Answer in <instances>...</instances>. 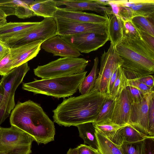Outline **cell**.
<instances>
[{
  "label": "cell",
  "instance_id": "obj_1",
  "mask_svg": "<svg viewBox=\"0 0 154 154\" xmlns=\"http://www.w3.org/2000/svg\"><path fill=\"white\" fill-rule=\"evenodd\" d=\"M107 97L93 89L86 94L65 99L53 110L54 122L65 127L94 122Z\"/></svg>",
  "mask_w": 154,
  "mask_h": 154
},
{
  "label": "cell",
  "instance_id": "obj_2",
  "mask_svg": "<svg viewBox=\"0 0 154 154\" xmlns=\"http://www.w3.org/2000/svg\"><path fill=\"white\" fill-rule=\"evenodd\" d=\"M10 122L31 136L39 145L54 140L55 129L54 122L40 105L30 100L18 101L11 113Z\"/></svg>",
  "mask_w": 154,
  "mask_h": 154
},
{
  "label": "cell",
  "instance_id": "obj_3",
  "mask_svg": "<svg viewBox=\"0 0 154 154\" xmlns=\"http://www.w3.org/2000/svg\"><path fill=\"white\" fill-rule=\"evenodd\" d=\"M116 49L123 61L121 67L127 79L154 73V51L140 36L134 40L122 41Z\"/></svg>",
  "mask_w": 154,
  "mask_h": 154
},
{
  "label": "cell",
  "instance_id": "obj_4",
  "mask_svg": "<svg viewBox=\"0 0 154 154\" xmlns=\"http://www.w3.org/2000/svg\"><path fill=\"white\" fill-rule=\"evenodd\" d=\"M87 72L85 71L72 75L36 80L23 83L22 88L35 94H42L58 98L68 97L77 92Z\"/></svg>",
  "mask_w": 154,
  "mask_h": 154
},
{
  "label": "cell",
  "instance_id": "obj_5",
  "mask_svg": "<svg viewBox=\"0 0 154 154\" xmlns=\"http://www.w3.org/2000/svg\"><path fill=\"white\" fill-rule=\"evenodd\" d=\"M88 61L79 57L60 58L34 69L35 75L42 79L72 75L82 73Z\"/></svg>",
  "mask_w": 154,
  "mask_h": 154
},
{
  "label": "cell",
  "instance_id": "obj_6",
  "mask_svg": "<svg viewBox=\"0 0 154 154\" xmlns=\"http://www.w3.org/2000/svg\"><path fill=\"white\" fill-rule=\"evenodd\" d=\"M29 70L30 67L26 62L13 68L1 79L0 83L4 88V94L0 105V125L9 116L14 108L15 91Z\"/></svg>",
  "mask_w": 154,
  "mask_h": 154
},
{
  "label": "cell",
  "instance_id": "obj_7",
  "mask_svg": "<svg viewBox=\"0 0 154 154\" xmlns=\"http://www.w3.org/2000/svg\"><path fill=\"white\" fill-rule=\"evenodd\" d=\"M34 141L31 136L14 126H0V151L6 154H30Z\"/></svg>",
  "mask_w": 154,
  "mask_h": 154
},
{
  "label": "cell",
  "instance_id": "obj_8",
  "mask_svg": "<svg viewBox=\"0 0 154 154\" xmlns=\"http://www.w3.org/2000/svg\"><path fill=\"white\" fill-rule=\"evenodd\" d=\"M56 35L57 27L54 19L45 18L38 25L23 33L2 41L11 48L36 40L44 41Z\"/></svg>",
  "mask_w": 154,
  "mask_h": 154
},
{
  "label": "cell",
  "instance_id": "obj_9",
  "mask_svg": "<svg viewBox=\"0 0 154 154\" xmlns=\"http://www.w3.org/2000/svg\"><path fill=\"white\" fill-rule=\"evenodd\" d=\"M122 63L116 47L113 46L110 43L108 50L104 51L101 57L100 69L93 89L109 97L108 86L111 74L116 67L122 66Z\"/></svg>",
  "mask_w": 154,
  "mask_h": 154
},
{
  "label": "cell",
  "instance_id": "obj_10",
  "mask_svg": "<svg viewBox=\"0 0 154 154\" xmlns=\"http://www.w3.org/2000/svg\"><path fill=\"white\" fill-rule=\"evenodd\" d=\"M60 36L80 53H84L97 50L109 40L107 34L92 32Z\"/></svg>",
  "mask_w": 154,
  "mask_h": 154
},
{
  "label": "cell",
  "instance_id": "obj_11",
  "mask_svg": "<svg viewBox=\"0 0 154 154\" xmlns=\"http://www.w3.org/2000/svg\"><path fill=\"white\" fill-rule=\"evenodd\" d=\"M153 97L154 91L145 94L140 102L132 103L128 124L146 137H151L148 131V112L149 101Z\"/></svg>",
  "mask_w": 154,
  "mask_h": 154
},
{
  "label": "cell",
  "instance_id": "obj_12",
  "mask_svg": "<svg viewBox=\"0 0 154 154\" xmlns=\"http://www.w3.org/2000/svg\"><path fill=\"white\" fill-rule=\"evenodd\" d=\"M57 27V35L66 36L87 32L102 35L107 33V24L84 23L54 17Z\"/></svg>",
  "mask_w": 154,
  "mask_h": 154
},
{
  "label": "cell",
  "instance_id": "obj_13",
  "mask_svg": "<svg viewBox=\"0 0 154 154\" xmlns=\"http://www.w3.org/2000/svg\"><path fill=\"white\" fill-rule=\"evenodd\" d=\"M41 48L54 56L78 57L81 55L75 47L58 35L44 41Z\"/></svg>",
  "mask_w": 154,
  "mask_h": 154
},
{
  "label": "cell",
  "instance_id": "obj_14",
  "mask_svg": "<svg viewBox=\"0 0 154 154\" xmlns=\"http://www.w3.org/2000/svg\"><path fill=\"white\" fill-rule=\"evenodd\" d=\"M43 42L42 40H36L10 48L12 68L27 62L36 57L41 50V45Z\"/></svg>",
  "mask_w": 154,
  "mask_h": 154
},
{
  "label": "cell",
  "instance_id": "obj_15",
  "mask_svg": "<svg viewBox=\"0 0 154 154\" xmlns=\"http://www.w3.org/2000/svg\"><path fill=\"white\" fill-rule=\"evenodd\" d=\"M115 99L114 108L110 120L120 125H128L132 103L126 89H124Z\"/></svg>",
  "mask_w": 154,
  "mask_h": 154
},
{
  "label": "cell",
  "instance_id": "obj_16",
  "mask_svg": "<svg viewBox=\"0 0 154 154\" xmlns=\"http://www.w3.org/2000/svg\"><path fill=\"white\" fill-rule=\"evenodd\" d=\"M57 7L64 5L65 9L75 11H95L105 17L112 14L110 7H106L98 5L94 0H55Z\"/></svg>",
  "mask_w": 154,
  "mask_h": 154
},
{
  "label": "cell",
  "instance_id": "obj_17",
  "mask_svg": "<svg viewBox=\"0 0 154 154\" xmlns=\"http://www.w3.org/2000/svg\"><path fill=\"white\" fill-rule=\"evenodd\" d=\"M54 17L61 18L72 21L84 23L107 24V16L105 17L93 13L80 11L67 10L58 7Z\"/></svg>",
  "mask_w": 154,
  "mask_h": 154
},
{
  "label": "cell",
  "instance_id": "obj_18",
  "mask_svg": "<svg viewBox=\"0 0 154 154\" xmlns=\"http://www.w3.org/2000/svg\"><path fill=\"white\" fill-rule=\"evenodd\" d=\"M113 2L128 8L132 18L140 16L154 19V0H113Z\"/></svg>",
  "mask_w": 154,
  "mask_h": 154
},
{
  "label": "cell",
  "instance_id": "obj_19",
  "mask_svg": "<svg viewBox=\"0 0 154 154\" xmlns=\"http://www.w3.org/2000/svg\"><path fill=\"white\" fill-rule=\"evenodd\" d=\"M31 1L14 0L0 2V8L7 17L15 15L19 18L24 19L34 16L29 6Z\"/></svg>",
  "mask_w": 154,
  "mask_h": 154
},
{
  "label": "cell",
  "instance_id": "obj_20",
  "mask_svg": "<svg viewBox=\"0 0 154 154\" xmlns=\"http://www.w3.org/2000/svg\"><path fill=\"white\" fill-rule=\"evenodd\" d=\"M92 123L96 130L112 142L119 147L122 144L119 131L126 125H117L112 122L110 119L105 120L98 123Z\"/></svg>",
  "mask_w": 154,
  "mask_h": 154
},
{
  "label": "cell",
  "instance_id": "obj_21",
  "mask_svg": "<svg viewBox=\"0 0 154 154\" xmlns=\"http://www.w3.org/2000/svg\"><path fill=\"white\" fill-rule=\"evenodd\" d=\"M107 17V30L109 41L113 46L116 47L122 40L123 22L115 14L109 15Z\"/></svg>",
  "mask_w": 154,
  "mask_h": 154
},
{
  "label": "cell",
  "instance_id": "obj_22",
  "mask_svg": "<svg viewBox=\"0 0 154 154\" xmlns=\"http://www.w3.org/2000/svg\"><path fill=\"white\" fill-rule=\"evenodd\" d=\"M29 6L34 16L44 18H54L58 8L54 0L31 1Z\"/></svg>",
  "mask_w": 154,
  "mask_h": 154
},
{
  "label": "cell",
  "instance_id": "obj_23",
  "mask_svg": "<svg viewBox=\"0 0 154 154\" xmlns=\"http://www.w3.org/2000/svg\"><path fill=\"white\" fill-rule=\"evenodd\" d=\"M39 22H7L0 26V39L4 41L22 33L29 29L38 25Z\"/></svg>",
  "mask_w": 154,
  "mask_h": 154
},
{
  "label": "cell",
  "instance_id": "obj_24",
  "mask_svg": "<svg viewBox=\"0 0 154 154\" xmlns=\"http://www.w3.org/2000/svg\"><path fill=\"white\" fill-rule=\"evenodd\" d=\"M79 137L84 142V144H87L98 149V143L95 134V129L92 123L88 122L77 125Z\"/></svg>",
  "mask_w": 154,
  "mask_h": 154
},
{
  "label": "cell",
  "instance_id": "obj_25",
  "mask_svg": "<svg viewBox=\"0 0 154 154\" xmlns=\"http://www.w3.org/2000/svg\"><path fill=\"white\" fill-rule=\"evenodd\" d=\"M99 59L96 57L94 59V63L92 69L88 76H86L81 82L79 90L81 94H86L94 88L98 77V66Z\"/></svg>",
  "mask_w": 154,
  "mask_h": 154
},
{
  "label": "cell",
  "instance_id": "obj_26",
  "mask_svg": "<svg viewBox=\"0 0 154 154\" xmlns=\"http://www.w3.org/2000/svg\"><path fill=\"white\" fill-rule=\"evenodd\" d=\"M95 134L98 150L100 154H123L119 146L112 142L96 129Z\"/></svg>",
  "mask_w": 154,
  "mask_h": 154
},
{
  "label": "cell",
  "instance_id": "obj_27",
  "mask_svg": "<svg viewBox=\"0 0 154 154\" xmlns=\"http://www.w3.org/2000/svg\"><path fill=\"white\" fill-rule=\"evenodd\" d=\"M122 143H134L143 140L146 137L136 129L128 125L121 128L119 131Z\"/></svg>",
  "mask_w": 154,
  "mask_h": 154
},
{
  "label": "cell",
  "instance_id": "obj_28",
  "mask_svg": "<svg viewBox=\"0 0 154 154\" xmlns=\"http://www.w3.org/2000/svg\"><path fill=\"white\" fill-rule=\"evenodd\" d=\"M116 99L107 97L106 98L94 123H98L103 120L110 119L114 108Z\"/></svg>",
  "mask_w": 154,
  "mask_h": 154
},
{
  "label": "cell",
  "instance_id": "obj_29",
  "mask_svg": "<svg viewBox=\"0 0 154 154\" xmlns=\"http://www.w3.org/2000/svg\"><path fill=\"white\" fill-rule=\"evenodd\" d=\"M127 80L121 66H119L116 79L109 97L114 99L117 97L127 87Z\"/></svg>",
  "mask_w": 154,
  "mask_h": 154
},
{
  "label": "cell",
  "instance_id": "obj_30",
  "mask_svg": "<svg viewBox=\"0 0 154 154\" xmlns=\"http://www.w3.org/2000/svg\"><path fill=\"white\" fill-rule=\"evenodd\" d=\"M151 19L143 16H136L132 18L131 21L139 30L146 32L154 36V26ZM154 20V19H152Z\"/></svg>",
  "mask_w": 154,
  "mask_h": 154
},
{
  "label": "cell",
  "instance_id": "obj_31",
  "mask_svg": "<svg viewBox=\"0 0 154 154\" xmlns=\"http://www.w3.org/2000/svg\"><path fill=\"white\" fill-rule=\"evenodd\" d=\"M120 147L123 154H145V139L136 142H123Z\"/></svg>",
  "mask_w": 154,
  "mask_h": 154
},
{
  "label": "cell",
  "instance_id": "obj_32",
  "mask_svg": "<svg viewBox=\"0 0 154 154\" xmlns=\"http://www.w3.org/2000/svg\"><path fill=\"white\" fill-rule=\"evenodd\" d=\"M122 21L123 27L122 41H131L140 37L139 30L133 24L131 20H126Z\"/></svg>",
  "mask_w": 154,
  "mask_h": 154
},
{
  "label": "cell",
  "instance_id": "obj_33",
  "mask_svg": "<svg viewBox=\"0 0 154 154\" xmlns=\"http://www.w3.org/2000/svg\"><path fill=\"white\" fill-rule=\"evenodd\" d=\"M12 69V60L9 52L0 61V75L3 76L7 75Z\"/></svg>",
  "mask_w": 154,
  "mask_h": 154
},
{
  "label": "cell",
  "instance_id": "obj_34",
  "mask_svg": "<svg viewBox=\"0 0 154 154\" xmlns=\"http://www.w3.org/2000/svg\"><path fill=\"white\" fill-rule=\"evenodd\" d=\"M148 120L149 136L154 137V97L150 99L149 103Z\"/></svg>",
  "mask_w": 154,
  "mask_h": 154
},
{
  "label": "cell",
  "instance_id": "obj_35",
  "mask_svg": "<svg viewBox=\"0 0 154 154\" xmlns=\"http://www.w3.org/2000/svg\"><path fill=\"white\" fill-rule=\"evenodd\" d=\"M126 89L128 92L132 103H137L140 102L145 94L140 90L131 86H128Z\"/></svg>",
  "mask_w": 154,
  "mask_h": 154
},
{
  "label": "cell",
  "instance_id": "obj_36",
  "mask_svg": "<svg viewBox=\"0 0 154 154\" xmlns=\"http://www.w3.org/2000/svg\"><path fill=\"white\" fill-rule=\"evenodd\" d=\"M128 86L136 88L144 94L154 91V88L150 87L135 79H128L127 87Z\"/></svg>",
  "mask_w": 154,
  "mask_h": 154
},
{
  "label": "cell",
  "instance_id": "obj_37",
  "mask_svg": "<svg viewBox=\"0 0 154 154\" xmlns=\"http://www.w3.org/2000/svg\"><path fill=\"white\" fill-rule=\"evenodd\" d=\"M131 79L136 80L150 87L154 88V77L151 75L136 76L134 77Z\"/></svg>",
  "mask_w": 154,
  "mask_h": 154
},
{
  "label": "cell",
  "instance_id": "obj_38",
  "mask_svg": "<svg viewBox=\"0 0 154 154\" xmlns=\"http://www.w3.org/2000/svg\"><path fill=\"white\" fill-rule=\"evenodd\" d=\"M79 154H100L97 149L85 144H81L76 148Z\"/></svg>",
  "mask_w": 154,
  "mask_h": 154
},
{
  "label": "cell",
  "instance_id": "obj_39",
  "mask_svg": "<svg viewBox=\"0 0 154 154\" xmlns=\"http://www.w3.org/2000/svg\"><path fill=\"white\" fill-rule=\"evenodd\" d=\"M141 38L153 51H154V36L143 32L139 30Z\"/></svg>",
  "mask_w": 154,
  "mask_h": 154
},
{
  "label": "cell",
  "instance_id": "obj_40",
  "mask_svg": "<svg viewBox=\"0 0 154 154\" xmlns=\"http://www.w3.org/2000/svg\"><path fill=\"white\" fill-rule=\"evenodd\" d=\"M145 154H154V137L145 139Z\"/></svg>",
  "mask_w": 154,
  "mask_h": 154
},
{
  "label": "cell",
  "instance_id": "obj_41",
  "mask_svg": "<svg viewBox=\"0 0 154 154\" xmlns=\"http://www.w3.org/2000/svg\"><path fill=\"white\" fill-rule=\"evenodd\" d=\"M10 47L0 39V61L10 52Z\"/></svg>",
  "mask_w": 154,
  "mask_h": 154
},
{
  "label": "cell",
  "instance_id": "obj_42",
  "mask_svg": "<svg viewBox=\"0 0 154 154\" xmlns=\"http://www.w3.org/2000/svg\"><path fill=\"white\" fill-rule=\"evenodd\" d=\"M121 66H118L116 67L113 70L111 75L108 86V90L109 96L113 87L115 82L116 78L119 67Z\"/></svg>",
  "mask_w": 154,
  "mask_h": 154
},
{
  "label": "cell",
  "instance_id": "obj_43",
  "mask_svg": "<svg viewBox=\"0 0 154 154\" xmlns=\"http://www.w3.org/2000/svg\"><path fill=\"white\" fill-rule=\"evenodd\" d=\"M7 17L4 12L0 8V26L3 25L7 23Z\"/></svg>",
  "mask_w": 154,
  "mask_h": 154
},
{
  "label": "cell",
  "instance_id": "obj_44",
  "mask_svg": "<svg viewBox=\"0 0 154 154\" xmlns=\"http://www.w3.org/2000/svg\"><path fill=\"white\" fill-rule=\"evenodd\" d=\"M97 4L101 6L108 5L111 2V0H94Z\"/></svg>",
  "mask_w": 154,
  "mask_h": 154
},
{
  "label": "cell",
  "instance_id": "obj_45",
  "mask_svg": "<svg viewBox=\"0 0 154 154\" xmlns=\"http://www.w3.org/2000/svg\"><path fill=\"white\" fill-rule=\"evenodd\" d=\"M4 94V88L0 83V105H1L3 99Z\"/></svg>",
  "mask_w": 154,
  "mask_h": 154
},
{
  "label": "cell",
  "instance_id": "obj_46",
  "mask_svg": "<svg viewBox=\"0 0 154 154\" xmlns=\"http://www.w3.org/2000/svg\"><path fill=\"white\" fill-rule=\"evenodd\" d=\"M67 154H79L76 148L69 149L67 152Z\"/></svg>",
  "mask_w": 154,
  "mask_h": 154
},
{
  "label": "cell",
  "instance_id": "obj_47",
  "mask_svg": "<svg viewBox=\"0 0 154 154\" xmlns=\"http://www.w3.org/2000/svg\"><path fill=\"white\" fill-rule=\"evenodd\" d=\"M0 154H6L4 152H1V151H0Z\"/></svg>",
  "mask_w": 154,
  "mask_h": 154
}]
</instances>
